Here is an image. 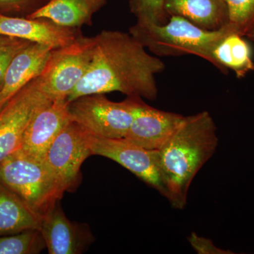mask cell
Here are the masks:
<instances>
[{
    "mask_svg": "<svg viewBox=\"0 0 254 254\" xmlns=\"http://www.w3.org/2000/svg\"><path fill=\"white\" fill-rule=\"evenodd\" d=\"M93 41L89 67L68 97V102L83 95L111 92L156 99L155 76L165 68L160 58L149 54L129 33L105 30L93 37Z\"/></svg>",
    "mask_w": 254,
    "mask_h": 254,
    "instance_id": "1",
    "label": "cell"
},
{
    "mask_svg": "<svg viewBox=\"0 0 254 254\" xmlns=\"http://www.w3.org/2000/svg\"><path fill=\"white\" fill-rule=\"evenodd\" d=\"M218 144L217 128L207 111L185 117L180 127L158 150L159 163L168 200L175 208L186 206L191 182L213 156Z\"/></svg>",
    "mask_w": 254,
    "mask_h": 254,
    "instance_id": "2",
    "label": "cell"
},
{
    "mask_svg": "<svg viewBox=\"0 0 254 254\" xmlns=\"http://www.w3.org/2000/svg\"><path fill=\"white\" fill-rule=\"evenodd\" d=\"M231 32L235 31L228 23L209 31L180 16H170L169 21L161 25L136 22L129 29L130 34L156 56L196 55L214 66V49Z\"/></svg>",
    "mask_w": 254,
    "mask_h": 254,
    "instance_id": "3",
    "label": "cell"
},
{
    "mask_svg": "<svg viewBox=\"0 0 254 254\" xmlns=\"http://www.w3.org/2000/svg\"><path fill=\"white\" fill-rule=\"evenodd\" d=\"M0 182L42 215L61 199L65 191L44 160L19 148L0 163Z\"/></svg>",
    "mask_w": 254,
    "mask_h": 254,
    "instance_id": "4",
    "label": "cell"
},
{
    "mask_svg": "<svg viewBox=\"0 0 254 254\" xmlns=\"http://www.w3.org/2000/svg\"><path fill=\"white\" fill-rule=\"evenodd\" d=\"M70 118L91 136L124 138L133 118V97L111 101L104 94L83 95L69 102Z\"/></svg>",
    "mask_w": 254,
    "mask_h": 254,
    "instance_id": "5",
    "label": "cell"
},
{
    "mask_svg": "<svg viewBox=\"0 0 254 254\" xmlns=\"http://www.w3.org/2000/svg\"><path fill=\"white\" fill-rule=\"evenodd\" d=\"M93 45V37L83 36L50 52L39 76L43 91L50 100L67 99L88 71Z\"/></svg>",
    "mask_w": 254,
    "mask_h": 254,
    "instance_id": "6",
    "label": "cell"
},
{
    "mask_svg": "<svg viewBox=\"0 0 254 254\" xmlns=\"http://www.w3.org/2000/svg\"><path fill=\"white\" fill-rule=\"evenodd\" d=\"M51 101L43 91L38 76L23 87L0 110V163L20 148L33 115Z\"/></svg>",
    "mask_w": 254,
    "mask_h": 254,
    "instance_id": "7",
    "label": "cell"
},
{
    "mask_svg": "<svg viewBox=\"0 0 254 254\" xmlns=\"http://www.w3.org/2000/svg\"><path fill=\"white\" fill-rule=\"evenodd\" d=\"M93 155L111 159L169 198L159 163L158 150H147L126 138H98L89 135Z\"/></svg>",
    "mask_w": 254,
    "mask_h": 254,
    "instance_id": "8",
    "label": "cell"
},
{
    "mask_svg": "<svg viewBox=\"0 0 254 254\" xmlns=\"http://www.w3.org/2000/svg\"><path fill=\"white\" fill-rule=\"evenodd\" d=\"M91 155L89 134L71 121L50 145L43 160L66 191L77 184L82 164Z\"/></svg>",
    "mask_w": 254,
    "mask_h": 254,
    "instance_id": "9",
    "label": "cell"
},
{
    "mask_svg": "<svg viewBox=\"0 0 254 254\" xmlns=\"http://www.w3.org/2000/svg\"><path fill=\"white\" fill-rule=\"evenodd\" d=\"M133 100V118L125 138L147 150L160 149L185 117L153 108L140 97Z\"/></svg>",
    "mask_w": 254,
    "mask_h": 254,
    "instance_id": "10",
    "label": "cell"
},
{
    "mask_svg": "<svg viewBox=\"0 0 254 254\" xmlns=\"http://www.w3.org/2000/svg\"><path fill=\"white\" fill-rule=\"evenodd\" d=\"M68 104L67 99H57L38 110L26 127L19 149L43 160L50 145L71 121Z\"/></svg>",
    "mask_w": 254,
    "mask_h": 254,
    "instance_id": "11",
    "label": "cell"
},
{
    "mask_svg": "<svg viewBox=\"0 0 254 254\" xmlns=\"http://www.w3.org/2000/svg\"><path fill=\"white\" fill-rule=\"evenodd\" d=\"M0 35L50 47L63 48L83 35L81 28L60 26L46 18L13 17L0 14Z\"/></svg>",
    "mask_w": 254,
    "mask_h": 254,
    "instance_id": "12",
    "label": "cell"
},
{
    "mask_svg": "<svg viewBox=\"0 0 254 254\" xmlns=\"http://www.w3.org/2000/svg\"><path fill=\"white\" fill-rule=\"evenodd\" d=\"M41 230L50 254H78L93 241L84 224L70 221L57 203L43 215Z\"/></svg>",
    "mask_w": 254,
    "mask_h": 254,
    "instance_id": "13",
    "label": "cell"
},
{
    "mask_svg": "<svg viewBox=\"0 0 254 254\" xmlns=\"http://www.w3.org/2000/svg\"><path fill=\"white\" fill-rule=\"evenodd\" d=\"M52 49L30 43L22 48L10 63L4 85L0 91V110L23 87L41 74Z\"/></svg>",
    "mask_w": 254,
    "mask_h": 254,
    "instance_id": "14",
    "label": "cell"
},
{
    "mask_svg": "<svg viewBox=\"0 0 254 254\" xmlns=\"http://www.w3.org/2000/svg\"><path fill=\"white\" fill-rule=\"evenodd\" d=\"M168 16L187 18L209 31L220 29L229 22L225 0H165Z\"/></svg>",
    "mask_w": 254,
    "mask_h": 254,
    "instance_id": "15",
    "label": "cell"
},
{
    "mask_svg": "<svg viewBox=\"0 0 254 254\" xmlns=\"http://www.w3.org/2000/svg\"><path fill=\"white\" fill-rule=\"evenodd\" d=\"M107 0H48L41 9L27 18H46L64 27L92 26L93 16Z\"/></svg>",
    "mask_w": 254,
    "mask_h": 254,
    "instance_id": "16",
    "label": "cell"
},
{
    "mask_svg": "<svg viewBox=\"0 0 254 254\" xmlns=\"http://www.w3.org/2000/svg\"><path fill=\"white\" fill-rule=\"evenodd\" d=\"M43 215L0 182V237L40 230Z\"/></svg>",
    "mask_w": 254,
    "mask_h": 254,
    "instance_id": "17",
    "label": "cell"
},
{
    "mask_svg": "<svg viewBox=\"0 0 254 254\" xmlns=\"http://www.w3.org/2000/svg\"><path fill=\"white\" fill-rule=\"evenodd\" d=\"M215 66L224 73L232 69L237 77L254 70L252 48L243 36L231 32L219 42L213 52Z\"/></svg>",
    "mask_w": 254,
    "mask_h": 254,
    "instance_id": "18",
    "label": "cell"
},
{
    "mask_svg": "<svg viewBox=\"0 0 254 254\" xmlns=\"http://www.w3.org/2000/svg\"><path fill=\"white\" fill-rule=\"evenodd\" d=\"M45 248L46 242L40 230L0 237V254H39Z\"/></svg>",
    "mask_w": 254,
    "mask_h": 254,
    "instance_id": "19",
    "label": "cell"
},
{
    "mask_svg": "<svg viewBox=\"0 0 254 254\" xmlns=\"http://www.w3.org/2000/svg\"><path fill=\"white\" fill-rule=\"evenodd\" d=\"M228 24L235 33L246 36L254 26V0H225Z\"/></svg>",
    "mask_w": 254,
    "mask_h": 254,
    "instance_id": "20",
    "label": "cell"
},
{
    "mask_svg": "<svg viewBox=\"0 0 254 254\" xmlns=\"http://www.w3.org/2000/svg\"><path fill=\"white\" fill-rule=\"evenodd\" d=\"M129 6L137 23L161 25L167 22L165 0H129Z\"/></svg>",
    "mask_w": 254,
    "mask_h": 254,
    "instance_id": "21",
    "label": "cell"
},
{
    "mask_svg": "<svg viewBox=\"0 0 254 254\" xmlns=\"http://www.w3.org/2000/svg\"><path fill=\"white\" fill-rule=\"evenodd\" d=\"M48 0H0V14L27 18L48 3Z\"/></svg>",
    "mask_w": 254,
    "mask_h": 254,
    "instance_id": "22",
    "label": "cell"
},
{
    "mask_svg": "<svg viewBox=\"0 0 254 254\" xmlns=\"http://www.w3.org/2000/svg\"><path fill=\"white\" fill-rule=\"evenodd\" d=\"M31 42L18 39L11 44L0 48V91L4 85L5 75L10 63L22 48Z\"/></svg>",
    "mask_w": 254,
    "mask_h": 254,
    "instance_id": "23",
    "label": "cell"
},
{
    "mask_svg": "<svg viewBox=\"0 0 254 254\" xmlns=\"http://www.w3.org/2000/svg\"><path fill=\"white\" fill-rule=\"evenodd\" d=\"M190 245L196 251L197 253L200 254H232V252H227L215 247L213 242L208 239L197 236L195 233H191L189 237Z\"/></svg>",
    "mask_w": 254,
    "mask_h": 254,
    "instance_id": "24",
    "label": "cell"
},
{
    "mask_svg": "<svg viewBox=\"0 0 254 254\" xmlns=\"http://www.w3.org/2000/svg\"><path fill=\"white\" fill-rule=\"evenodd\" d=\"M18 38H12V37L0 35V48L11 44V43H14V42Z\"/></svg>",
    "mask_w": 254,
    "mask_h": 254,
    "instance_id": "25",
    "label": "cell"
},
{
    "mask_svg": "<svg viewBox=\"0 0 254 254\" xmlns=\"http://www.w3.org/2000/svg\"><path fill=\"white\" fill-rule=\"evenodd\" d=\"M246 36H247V38L251 40V41H254V26Z\"/></svg>",
    "mask_w": 254,
    "mask_h": 254,
    "instance_id": "26",
    "label": "cell"
}]
</instances>
